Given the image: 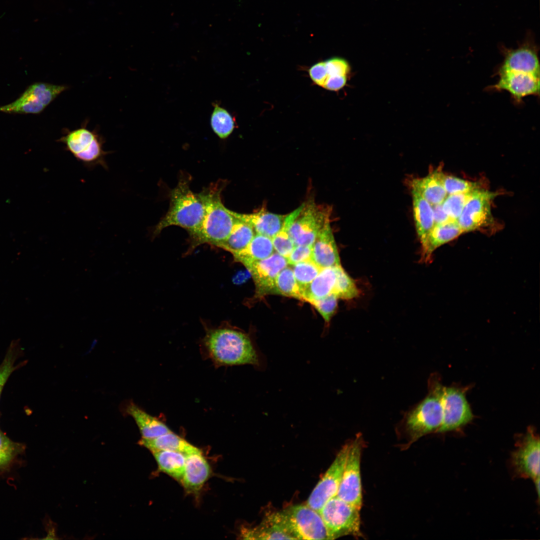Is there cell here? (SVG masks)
Instances as JSON below:
<instances>
[{
	"mask_svg": "<svg viewBox=\"0 0 540 540\" xmlns=\"http://www.w3.org/2000/svg\"><path fill=\"white\" fill-rule=\"evenodd\" d=\"M200 353L216 368L251 364L256 368L264 359L250 336L234 328L222 327L206 330L202 340Z\"/></svg>",
	"mask_w": 540,
	"mask_h": 540,
	"instance_id": "obj_1",
	"label": "cell"
},
{
	"mask_svg": "<svg viewBox=\"0 0 540 540\" xmlns=\"http://www.w3.org/2000/svg\"><path fill=\"white\" fill-rule=\"evenodd\" d=\"M224 186V183L213 184L200 192L205 214L198 228L190 234V250L204 244L218 248L230 234L236 218L222 202Z\"/></svg>",
	"mask_w": 540,
	"mask_h": 540,
	"instance_id": "obj_2",
	"label": "cell"
},
{
	"mask_svg": "<svg viewBox=\"0 0 540 540\" xmlns=\"http://www.w3.org/2000/svg\"><path fill=\"white\" fill-rule=\"evenodd\" d=\"M188 180H180L172 190L169 209L156 226L155 235L170 226L182 227L190 234L201 224L205 214V204L200 193L190 190Z\"/></svg>",
	"mask_w": 540,
	"mask_h": 540,
	"instance_id": "obj_3",
	"label": "cell"
},
{
	"mask_svg": "<svg viewBox=\"0 0 540 540\" xmlns=\"http://www.w3.org/2000/svg\"><path fill=\"white\" fill-rule=\"evenodd\" d=\"M428 382L427 396L404 416V424L410 443L427 434L436 432L442 423L443 386L436 375L430 376Z\"/></svg>",
	"mask_w": 540,
	"mask_h": 540,
	"instance_id": "obj_4",
	"label": "cell"
},
{
	"mask_svg": "<svg viewBox=\"0 0 540 540\" xmlns=\"http://www.w3.org/2000/svg\"><path fill=\"white\" fill-rule=\"evenodd\" d=\"M86 124L84 123L72 130L64 128L63 136L58 141L63 144L64 150L85 167L92 168L100 166L108 170L106 156L111 152L104 150L103 136L96 130L88 129Z\"/></svg>",
	"mask_w": 540,
	"mask_h": 540,
	"instance_id": "obj_5",
	"label": "cell"
},
{
	"mask_svg": "<svg viewBox=\"0 0 540 540\" xmlns=\"http://www.w3.org/2000/svg\"><path fill=\"white\" fill-rule=\"evenodd\" d=\"M360 510L336 496L318 510L328 540L352 536L360 537Z\"/></svg>",
	"mask_w": 540,
	"mask_h": 540,
	"instance_id": "obj_6",
	"label": "cell"
},
{
	"mask_svg": "<svg viewBox=\"0 0 540 540\" xmlns=\"http://www.w3.org/2000/svg\"><path fill=\"white\" fill-rule=\"evenodd\" d=\"M332 208L318 205L310 200L302 208L288 228V233L295 246H312L322 226L330 220Z\"/></svg>",
	"mask_w": 540,
	"mask_h": 540,
	"instance_id": "obj_7",
	"label": "cell"
},
{
	"mask_svg": "<svg viewBox=\"0 0 540 540\" xmlns=\"http://www.w3.org/2000/svg\"><path fill=\"white\" fill-rule=\"evenodd\" d=\"M499 49L504 59L496 69L494 74L514 72L540 76L539 47L532 31L526 32L524 39L516 48H508L500 44Z\"/></svg>",
	"mask_w": 540,
	"mask_h": 540,
	"instance_id": "obj_8",
	"label": "cell"
},
{
	"mask_svg": "<svg viewBox=\"0 0 540 540\" xmlns=\"http://www.w3.org/2000/svg\"><path fill=\"white\" fill-rule=\"evenodd\" d=\"M280 512L296 540H328L318 512L307 504L292 506Z\"/></svg>",
	"mask_w": 540,
	"mask_h": 540,
	"instance_id": "obj_9",
	"label": "cell"
},
{
	"mask_svg": "<svg viewBox=\"0 0 540 540\" xmlns=\"http://www.w3.org/2000/svg\"><path fill=\"white\" fill-rule=\"evenodd\" d=\"M540 438L532 427L520 436L510 458L512 470L517 476L532 479L540 484Z\"/></svg>",
	"mask_w": 540,
	"mask_h": 540,
	"instance_id": "obj_10",
	"label": "cell"
},
{
	"mask_svg": "<svg viewBox=\"0 0 540 540\" xmlns=\"http://www.w3.org/2000/svg\"><path fill=\"white\" fill-rule=\"evenodd\" d=\"M364 444L360 434L351 441L336 496L360 509L362 496L360 476V458Z\"/></svg>",
	"mask_w": 540,
	"mask_h": 540,
	"instance_id": "obj_11",
	"label": "cell"
},
{
	"mask_svg": "<svg viewBox=\"0 0 540 540\" xmlns=\"http://www.w3.org/2000/svg\"><path fill=\"white\" fill-rule=\"evenodd\" d=\"M466 394V388L443 386L441 398L442 420L437 432L456 430L472 420L474 414Z\"/></svg>",
	"mask_w": 540,
	"mask_h": 540,
	"instance_id": "obj_12",
	"label": "cell"
},
{
	"mask_svg": "<svg viewBox=\"0 0 540 540\" xmlns=\"http://www.w3.org/2000/svg\"><path fill=\"white\" fill-rule=\"evenodd\" d=\"M496 192L482 188L476 190L465 204L456 222L464 232L480 230L494 222L491 202Z\"/></svg>",
	"mask_w": 540,
	"mask_h": 540,
	"instance_id": "obj_13",
	"label": "cell"
},
{
	"mask_svg": "<svg viewBox=\"0 0 540 540\" xmlns=\"http://www.w3.org/2000/svg\"><path fill=\"white\" fill-rule=\"evenodd\" d=\"M351 442L344 444L334 462L310 494L306 504L318 510L331 498L336 496L350 448Z\"/></svg>",
	"mask_w": 540,
	"mask_h": 540,
	"instance_id": "obj_14",
	"label": "cell"
},
{
	"mask_svg": "<svg viewBox=\"0 0 540 540\" xmlns=\"http://www.w3.org/2000/svg\"><path fill=\"white\" fill-rule=\"evenodd\" d=\"M499 77L496 84L486 88L488 92H508L512 102L516 105L523 103L527 96L540 95V76L532 74L502 72L494 74Z\"/></svg>",
	"mask_w": 540,
	"mask_h": 540,
	"instance_id": "obj_15",
	"label": "cell"
},
{
	"mask_svg": "<svg viewBox=\"0 0 540 540\" xmlns=\"http://www.w3.org/2000/svg\"><path fill=\"white\" fill-rule=\"evenodd\" d=\"M288 265L287 259L276 252L246 268L254 280L258 296L276 294V278Z\"/></svg>",
	"mask_w": 540,
	"mask_h": 540,
	"instance_id": "obj_16",
	"label": "cell"
},
{
	"mask_svg": "<svg viewBox=\"0 0 540 540\" xmlns=\"http://www.w3.org/2000/svg\"><path fill=\"white\" fill-rule=\"evenodd\" d=\"M311 260L321 269L341 265L330 220L319 231L312 245Z\"/></svg>",
	"mask_w": 540,
	"mask_h": 540,
	"instance_id": "obj_17",
	"label": "cell"
},
{
	"mask_svg": "<svg viewBox=\"0 0 540 540\" xmlns=\"http://www.w3.org/2000/svg\"><path fill=\"white\" fill-rule=\"evenodd\" d=\"M240 536L246 540H296L286 526L280 512L268 515L256 526L243 528Z\"/></svg>",
	"mask_w": 540,
	"mask_h": 540,
	"instance_id": "obj_18",
	"label": "cell"
},
{
	"mask_svg": "<svg viewBox=\"0 0 540 540\" xmlns=\"http://www.w3.org/2000/svg\"><path fill=\"white\" fill-rule=\"evenodd\" d=\"M210 473V466L200 451L186 454L181 483L185 490L196 492L202 487Z\"/></svg>",
	"mask_w": 540,
	"mask_h": 540,
	"instance_id": "obj_19",
	"label": "cell"
},
{
	"mask_svg": "<svg viewBox=\"0 0 540 540\" xmlns=\"http://www.w3.org/2000/svg\"><path fill=\"white\" fill-rule=\"evenodd\" d=\"M234 216L250 225L256 234L272 238L281 230L286 216L271 212L264 206L252 214L233 212Z\"/></svg>",
	"mask_w": 540,
	"mask_h": 540,
	"instance_id": "obj_20",
	"label": "cell"
},
{
	"mask_svg": "<svg viewBox=\"0 0 540 540\" xmlns=\"http://www.w3.org/2000/svg\"><path fill=\"white\" fill-rule=\"evenodd\" d=\"M440 172L438 168L424 178L408 180L411 190L420 194L432 206L442 204L448 196L440 180Z\"/></svg>",
	"mask_w": 540,
	"mask_h": 540,
	"instance_id": "obj_21",
	"label": "cell"
},
{
	"mask_svg": "<svg viewBox=\"0 0 540 540\" xmlns=\"http://www.w3.org/2000/svg\"><path fill=\"white\" fill-rule=\"evenodd\" d=\"M456 220L434 225L428 236L424 246L422 248L421 261L428 262L434 252L463 234Z\"/></svg>",
	"mask_w": 540,
	"mask_h": 540,
	"instance_id": "obj_22",
	"label": "cell"
},
{
	"mask_svg": "<svg viewBox=\"0 0 540 540\" xmlns=\"http://www.w3.org/2000/svg\"><path fill=\"white\" fill-rule=\"evenodd\" d=\"M125 409L126 412L136 422L142 438H153L172 432L162 420L148 414L133 402L126 404Z\"/></svg>",
	"mask_w": 540,
	"mask_h": 540,
	"instance_id": "obj_23",
	"label": "cell"
},
{
	"mask_svg": "<svg viewBox=\"0 0 540 540\" xmlns=\"http://www.w3.org/2000/svg\"><path fill=\"white\" fill-rule=\"evenodd\" d=\"M411 192L416 231L422 248L434 226L432 207L420 194L414 190Z\"/></svg>",
	"mask_w": 540,
	"mask_h": 540,
	"instance_id": "obj_24",
	"label": "cell"
},
{
	"mask_svg": "<svg viewBox=\"0 0 540 540\" xmlns=\"http://www.w3.org/2000/svg\"><path fill=\"white\" fill-rule=\"evenodd\" d=\"M138 444L152 452L170 450L186 455L200 451L198 448L172 431L153 438H141Z\"/></svg>",
	"mask_w": 540,
	"mask_h": 540,
	"instance_id": "obj_25",
	"label": "cell"
},
{
	"mask_svg": "<svg viewBox=\"0 0 540 540\" xmlns=\"http://www.w3.org/2000/svg\"><path fill=\"white\" fill-rule=\"evenodd\" d=\"M336 277L337 266L322 268L302 292L303 300L309 302L333 294Z\"/></svg>",
	"mask_w": 540,
	"mask_h": 540,
	"instance_id": "obj_26",
	"label": "cell"
},
{
	"mask_svg": "<svg viewBox=\"0 0 540 540\" xmlns=\"http://www.w3.org/2000/svg\"><path fill=\"white\" fill-rule=\"evenodd\" d=\"M274 252L272 238L256 234L247 246L233 256L236 261L246 268L255 262L268 258Z\"/></svg>",
	"mask_w": 540,
	"mask_h": 540,
	"instance_id": "obj_27",
	"label": "cell"
},
{
	"mask_svg": "<svg viewBox=\"0 0 540 540\" xmlns=\"http://www.w3.org/2000/svg\"><path fill=\"white\" fill-rule=\"evenodd\" d=\"M236 218L230 234L218 246L233 256L244 250L256 234L250 225Z\"/></svg>",
	"mask_w": 540,
	"mask_h": 540,
	"instance_id": "obj_28",
	"label": "cell"
},
{
	"mask_svg": "<svg viewBox=\"0 0 540 540\" xmlns=\"http://www.w3.org/2000/svg\"><path fill=\"white\" fill-rule=\"evenodd\" d=\"M160 471L180 481L185 464V455L170 450H156L152 452Z\"/></svg>",
	"mask_w": 540,
	"mask_h": 540,
	"instance_id": "obj_29",
	"label": "cell"
},
{
	"mask_svg": "<svg viewBox=\"0 0 540 540\" xmlns=\"http://www.w3.org/2000/svg\"><path fill=\"white\" fill-rule=\"evenodd\" d=\"M302 206V204L294 211L286 215L282 228L272 238L274 251L286 258L289 256L296 246L290 237L288 228L294 220L300 213Z\"/></svg>",
	"mask_w": 540,
	"mask_h": 540,
	"instance_id": "obj_30",
	"label": "cell"
},
{
	"mask_svg": "<svg viewBox=\"0 0 540 540\" xmlns=\"http://www.w3.org/2000/svg\"><path fill=\"white\" fill-rule=\"evenodd\" d=\"M68 86L44 82H38L31 85L22 95L32 98L46 107Z\"/></svg>",
	"mask_w": 540,
	"mask_h": 540,
	"instance_id": "obj_31",
	"label": "cell"
},
{
	"mask_svg": "<svg viewBox=\"0 0 540 540\" xmlns=\"http://www.w3.org/2000/svg\"><path fill=\"white\" fill-rule=\"evenodd\" d=\"M212 104L214 109L210 118L212 128L220 138H226L235 128L234 120L226 110L216 102Z\"/></svg>",
	"mask_w": 540,
	"mask_h": 540,
	"instance_id": "obj_32",
	"label": "cell"
},
{
	"mask_svg": "<svg viewBox=\"0 0 540 540\" xmlns=\"http://www.w3.org/2000/svg\"><path fill=\"white\" fill-rule=\"evenodd\" d=\"M275 292L303 300L302 292L291 267L286 266L278 274L275 280Z\"/></svg>",
	"mask_w": 540,
	"mask_h": 540,
	"instance_id": "obj_33",
	"label": "cell"
},
{
	"mask_svg": "<svg viewBox=\"0 0 540 540\" xmlns=\"http://www.w3.org/2000/svg\"><path fill=\"white\" fill-rule=\"evenodd\" d=\"M333 294L338 298L351 300L360 294L355 281L348 274L341 265L337 266V277Z\"/></svg>",
	"mask_w": 540,
	"mask_h": 540,
	"instance_id": "obj_34",
	"label": "cell"
},
{
	"mask_svg": "<svg viewBox=\"0 0 540 540\" xmlns=\"http://www.w3.org/2000/svg\"><path fill=\"white\" fill-rule=\"evenodd\" d=\"M292 269L302 293L321 270L312 260L297 263L292 266Z\"/></svg>",
	"mask_w": 540,
	"mask_h": 540,
	"instance_id": "obj_35",
	"label": "cell"
},
{
	"mask_svg": "<svg viewBox=\"0 0 540 540\" xmlns=\"http://www.w3.org/2000/svg\"><path fill=\"white\" fill-rule=\"evenodd\" d=\"M476 190L448 194L442 204L443 210L450 219L456 221L465 204Z\"/></svg>",
	"mask_w": 540,
	"mask_h": 540,
	"instance_id": "obj_36",
	"label": "cell"
},
{
	"mask_svg": "<svg viewBox=\"0 0 540 540\" xmlns=\"http://www.w3.org/2000/svg\"><path fill=\"white\" fill-rule=\"evenodd\" d=\"M440 178L448 195L467 192L478 189L480 184L466 180L460 178L444 174L442 170Z\"/></svg>",
	"mask_w": 540,
	"mask_h": 540,
	"instance_id": "obj_37",
	"label": "cell"
},
{
	"mask_svg": "<svg viewBox=\"0 0 540 540\" xmlns=\"http://www.w3.org/2000/svg\"><path fill=\"white\" fill-rule=\"evenodd\" d=\"M45 108L34 98L22 94L14 102L0 106V111L8 113L38 114Z\"/></svg>",
	"mask_w": 540,
	"mask_h": 540,
	"instance_id": "obj_38",
	"label": "cell"
},
{
	"mask_svg": "<svg viewBox=\"0 0 540 540\" xmlns=\"http://www.w3.org/2000/svg\"><path fill=\"white\" fill-rule=\"evenodd\" d=\"M22 444L11 440L0 432V468L7 467L22 452Z\"/></svg>",
	"mask_w": 540,
	"mask_h": 540,
	"instance_id": "obj_39",
	"label": "cell"
},
{
	"mask_svg": "<svg viewBox=\"0 0 540 540\" xmlns=\"http://www.w3.org/2000/svg\"><path fill=\"white\" fill-rule=\"evenodd\" d=\"M338 297L331 294L324 298L312 300L309 302L322 316L325 322L329 323L338 308Z\"/></svg>",
	"mask_w": 540,
	"mask_h": 540,
	"instance_id": "obj_40",
	"label": "cell"
},
{
	"mask_svg": "<svg viewBox=\"0 0 540 540\" xmlns=\"http://www.w3.org/2000/svg\"><path fill=\"white\" fill-rule=\"evenodd\" d=\"M16 358V352L10 348L0 365V396L7 380L16 368L14 366Z\"/></svg>",
	"mask_w": 540,
	"mask_h": 540,
	"instance_id": "obj_41",
	"label": "cell"
},
{
	"mask_svg": "<svg viewBox=\"0 0 540 540\" xmlns=\"http://www.w3.org/2000/svg\"><path fill=\"white\" fill-rule=\"evenodd\" d=\"M328 76H346L350 67L344 59L334 58L324 62Z\"/></svg>",
	"mask_w": 540,
	"mask_h": 540,
	"instance_id": "obj_42",
	"label": "cell"
},
{
	"mask_svg": "<svg viewBox=\"0 0 540 540\" xmlns=\"http://www.w3.org/2000/svg\"><path fill=\"white\" fill-rule=\"evenodd\" d=\"M312 246H296L286 258L288 264L293 266L297 263L312 260Z\"/></svg>",
	"mask_w": 540,
	"mask_h": 540,
	"instance_id": "obj_43",
	"label": "cell"
},
{
	"mask_svg": "<svg viewBox=\"0 0 540 540\" xmlns=\"http://www.w3.org/2000/svg\"><path fill=\"white\" fill-rule=\"evenodd\" d=\"M309 74L311 78L316 84L324 87L328 77L324 62H320L314 65L310 68Z\"/></svg>",
	"mask_w": 540,
	"mask_h": 540,
	"instance_id": "obj_44",
	"label": "cell"
},
{
	"mask_svg": "<svg viewBox=\"0 0 540 540\" xmlns=\"http://www.w3.org/2000/svg\"><path fill=\"white\" fill-rule=\"evenodd\" d=\"M346 76H328L324 88L331 90H338L344 87L346 82Z\"/></svg>",
	"mask_w": 540,
	"mask_h": 540,
	"instance_id": "obj_45",
	"label": "cell"
},
{
	"mask_svg": "<svg viewBox=\"0 0 540 540\" xmlns=\"http://www.w3.org/2000/svg\"><path fill=\"white\" fill-rule=\"evenodd\" d=\"M434 225L445 223L453 220L445 213L442 209V204L432 206Z\"/></svg>",
	"mask_w": 540,
	"mask_h": 540,
	"instance_id": "obj_46",
	"label": "cell"
}]
</instances>
